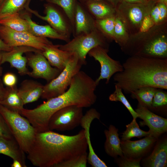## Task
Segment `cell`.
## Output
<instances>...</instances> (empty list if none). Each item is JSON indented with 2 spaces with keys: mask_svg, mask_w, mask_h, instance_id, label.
<instances>
[{
  "mask_svg": "<svg viewBox=\"0 0 167 167\" xmlns=\"http://www.w3.org/2000/svg\"><path fill=\"white\" fill-rule=\"evenodd\" d=\"M46 1L59 6L62 9L71 24L73 32L75 13L78 0H47Z\"/></svg>",
  "mask_w": 167,
  "mask_h": 167,
  "instance_id": "31",
  "label": "cell"
},
{
  "mask_svg": "<svg viewBox=\"0 0 167 167\" xmlns=\"http://www.w3.org/2000/svg\"><path fill=\"white\" fill-rule=\"evenodd\" d=\"M122 51L130 56L167 58V24L155 25L147 31L130 35Z\"/></svg>",
  "mask_w": 167,
  "mask_h": 167,
  "instance_id": "3",
  "label": "cell"
},
{
  "mask_svg": "<svg viewBox=\"0 0 167 167\" xmlns=\"http://www.w3.org/2000/svg\"><path fill=\"white\" fill-rule=\"evenodd\" d=\"M13 48L6 44L0 38V51H9L12 50Z\"/></svg>",
  "mask_w": 167,
  "mask_h": 167,
  "instance_id": "42",
  "label": "cell"
},
{
  "mask_svg": "<svg viewBox=\"0 0 167 167\" xmlns=\"http://www.w3.org/2000/svg\"><path fill=\"white\" fill-rule=\"evenodd\" d=\"M25 9L41 19L47 22L49 25L60 34L70 38L73 32L71 24L65 14H63L54 6L53 4L48 2L45 5V16L40 15L36 11L31 9L28 5Z\"/></svg>",
  "mask_w": 167,
  "mask_h": 167,
  "instance_id": "11",
  "label": "cell"
},
{
  "mask_svg": "<svg viewBox=\"0 0 167 167\" xmlns=\"http://www.w3.org/2000/svg\"><path fill=\"white\" fill-rule=\"evenodd\" d=\"M109 41L96 28L91 32L74 37L59 48L71 53H75L82 65L86 64V56L93 48L100 46L109 49Z\"/></svg>",
  "mask_w": 167,
  "mask_h": 167,
  "instance_id": "5",
  "label": "cell"
},
{
  "mask_svg": "<svg viewBox=\"0 0 167 167\" xmlns=\"http://www.w3.org/2000/svg\"><path fill=\"white\" fill-rule=\"evenodd\" d=\"M30 0H4L0 6V19L19 13L29 5Z\"/></svg>",
  "mask_w": 167,
  "mask_h": 167,
  "instance_id": "27",
  "label": "cell"
},
{
  "mask_svg": "<svg viewBox=\"0 0 167 167\" xmlns=\"http://www.w3.org/2000/svg\"><path fill=\"white\" fill-rule=\"evenodd\" d=\"M135 111L138 118L143 120L140 122L142 126H148L151 135L158 138L167 131V119L158 116L151 112L148 108L138 105Z\"/></svg>",
  "mask_w": 167,
  "mask_h": 167,
  "instance_id": "14",
  "label": "cell"
},
{
  "mask_svg": "<svg viewBox=\"0 0 167 167\" xmlns=\"http://www.w3.org/2000/svg\"><path fill=\"white\" fill-rule=\"evenodd\" d=\"M0 137L8 138H14L4 118L0 112Z\"/></svg>",
  "mask_w": 167,
  "mask_h": 167,
  "instance_id": "37",
  "label": "cell"
},
{
  "mask_svg": "<svg viewBox=\"0 0 167 167\" xmlns=\"http://www.w3.org/2000/svg\"><path fill=\"white\" fill-rule=\"evenodd\" d=\"M130 35L123 20L116 12L115 15L113 41L120 48L127 42Z\"/></svg>",
  "mask_w": 167,
  "mask_h": 167,
  "instance_id": "29",
  "label": "cell"
},
{
  "mask_svg": "<svg viewBox=\"0 0 167 167\" xmlns=\"http://www.w3.org/2000/svg\"><path fill=\"white\" fill-rule=\"evenodd\" d=\"M100 117V113L96 109L93 108L90 109L83 115L80 124L84 130L88 149L87 162L92 167L107 166L105 163L101 160L95 152L90 139L89 130L91 123L95 119H99Z\"/></svg>",
  "mask_w": 167,
  "mask_h": 167,
  "instance_id": "15",
  "label": "cell"
},
{
  "mask_svg": "<svg viewBox=\"0 0 167 167\" xmlns=\"http://www.w3.org/2000/svg\"><path fill=\"white\" fill-rule=\"evenodd\" d=\"M118 131V129L114 126L110 125L108 129L105 130L104 131L106 137L104 144L105 151L109 156L114 158L118 156L120 157L123 156Z\"/></svg>",
  "mask_w": 167,
  "mask_h": 167,
  "instance_id": "24",
  "label": "cell"
},
{
  "mask_svg": "<svg viewBox=\"0 0 167 167\" xmlns=\"http://www.w3.org/2000/svg\"><path fill=\"white\" fill-rule=\"evenodd\" d=\"M59 46V45H54L52 43L45 48L42 53L51 66L61 71L66 66L72 53L61 50Z\"/></svg>",
  "mask_w": 167,
  "mask_h": 167,
  "instance_id": "18",
  "label": "cell"
},
{
  "mask_svg": "<svg viewBox=\"0 0 167 167\" xmlns=\"http://www.w3.org/2000/svg\"><path fill=\"white\" fill-rule=\"evenodd\" d=\"M20 15L27 20L29 24L30 32L34 35L38 37L60 40L66 42L70 40V38L60 34L50 25H42L37 24L32 20L28 13L25 12Z\"/></svg>",
  "mask_w": 167,
  "mask_h": 167,
  "instance_id": "19",
  "label": "cell"
},
{
  "mask_svg": "<svg viewBox=\"0 0 167 167\" xmlns=\"http://www.w3.org/2000/svg\"><path fill=\"white\" fill-rule=\"evenodd\" d=\"M44 85L36 81L25 79L18 88V92L24 105L37 101L42 95Z\"/></svg>",
  "mask_w": 167,
  "mask_h": 167,
  "instance_id": "21",
  "label": "cell"
},
{
  "mask_svg": "<svg viewBox=\"0 0 167 167\" xmlns=\"http://www.w3.org/2000/svg\"><path fill=\"white\" fill-rule=\"evenodd\" d=\"M126 2L131 3H141L146 4L149 3L150 0H122Z\"/></svg>",
  "mask_w": 167,
  "mask_h": 167,
  "instance_id": "43",
  "label": "cell"
},
{
  "mask_svg": "<svg viewBox=\"0 0 167 167\" xmlns=\"http://www.w3.org/2000/svg\"><path fill=\"white\" fill-rule=\"evenodd\" d=\"M118 161V166L121 167H140V162L141 158L131 159L124 156L121 157Z\"/></svg>",
  "mask_w": 167,
  "mask_h": 167,
  "instance_id": "36",
  "label": "cell"
},
{
  "mask_svg": "<svg viewBox=\"0 0 167 167\" xmlns=\"http://www.w3.org/2000/svg\"><path fill=\"white\" fill-rule=\"evenodd\" d=\"M25 152L21 149L14 138L0 137V154L19 161L23 167H26Z\"/></svg>",
  "mask_w": 167,
  "mask_h": 167,
  "instance_id": "22",
  "label": "cell"
},
{
  "mask_svg": "<svg viewBox=\"0 0 167 167\" xmlns=\"http://www.w3.org/2000/svg\"><path fill=\"white\" fill-rule=\"evenodd\" d=\"M96 28L95 19L84 6L78 1L74 15V37L89 33Z\"/></svg>",
  "mask_w": 167,
  "mask_h": 167,
  "instance_id": "17",
  "label": "cell"
},
{
  "mask_svg": "<svg viewBox=\"0 0 167 167\" xmlns=\"http://www.w3.org/2000/svg\"><path fill=\"white\" fill-rule=\"evenodd\" d=\"M0 38L11 47L29 46L42 52L46 46L52 43L46 38L37 36L28 32L15 31L1 25Z\"/></svg>",
  "mask_w": 167,
  "mask_h": 167,
  "instance_id": "8",
  "label": "cell"
},
{
  "mask_svg": "<svg viewBox=\"0 0 167 167\" xmlns=\"http://www.w3.org/2000/svg\"><path fill=\"white\" fill-rule=\"evenodd\" d=\"M155 2L162 3L167 5V0H156Z\"/></svg>",
  "mask_w": 167,
  "mask_h": 167,
  "instance_id": "47",
  "label": "cell"
},
{
  "mask_svg": "<svg viewBox=\"0 0 167 167\" xmlns=\"http://www.w3.org/2000/svg\"><path fill=\"white\" fill-rule=\"evenodd\" d=\"M2 57V52H1V51H0V66L1 65V62Z\"/></svg>",
  "mask_w": 167,
  "mask_h": 167,
  "instance_id": "48",
  "label": "cell"
},
{
  "mask_svg": "<svg viewBox=\"0 0 167 167\" xmlns=\"http://www.w3.org/2000/svg\"><path fill=\"white\" fill-rule=\"evenodd\" d=\"M82 65L77 54L72 53L66 66L58 75L44 85L41 98L48 100L64 92Z\"/></svg>",
  "mask_w": 167,
  "mask_h": 167,
  "instance_id": "6",
  "label": "cell"
},
{
  "mask_svg": "<svg viewBox=\"0 0 167 167\" xmlns=\"http://www.w3.org/2000/svg\"><path fill=\"white\" fill-rule=\"evenodd\" d=\"M157 139L150 135L138 140H122L120 145L123 156L134 159L141 158V156L152 147Z\"/></svg>",
  "mask_w": 167,
  "mask_h": 167,
  "instance_id": "16",
  "label": "cell"
},
{
  "mask_svg": "<svg viewBox=\"0 0 167 167\" xmlns=\"http://www.w3.org/2000/svg\"><path fill=\"white\" fill-rule=\"evenodd\" d=\"M154 3H131L122 0L116 7V13L124 21L130 35L139 32L143 20L150 15Z\"/></svg>",
  "mask_w": 167,
  "mask_h": 167,
  "instance_id": "7",
  "label": "cell"
},
{
  "mask_svg": "<svg viewBox=\"0 0 167 167\" xmlns=\"http://www.w3.org/2000/svg\"><path fill=\"white\" fill-rule=\"evenodd\" d=\"M4 0H0V6L1 4L2 3V2Z\"/></svg>",
  "mask_w": 167,
  "mask_h": 167,
  "instance_id": "49",
  "label": "cell"
},
{
  "mask_svg": "<svg viewBox=\"0 0 167 167\" xmlns=\"http://www.w3.org/2000/svg\"><path fill=\"white\" fill-rule=\"evenodd\" d=\"M17 81L16 75L11 72L6 73L3 77V82L7 87H12L16 86Z\"/></svg>",
  "mask_w": 167,
  "mask_h": 167,
  "instance_id": "38",
  "label": "cell"
},
{
  "mask_svg": "<svg viewBox=\"0 0 167 167\" xmlns=\"http://www.w3.org/2000/svg\"><path fill=\"white\" fill-rule=\"evenodd\" d=\"M5 90V89L4 88L1 84H0V101L4 95Z\"/></svg>",
  "mask_w": 167,
  "mask_h": 167,
  "instance_id": "46",
  "label": "cell"
},
{
  "mask_svg": "<svg viewBox=\"0 0 167 167\" xmlns=\"http://www.w3.org/2000/svg\"><path fill=\"white\" fill-rule=\"evenodd\" d=\"M0 112L21 149L28 153L37 132L28 119L18 113L0 105Z\"/></svg>",
  "mask_w": 167,
  "mask_h": 167,
  "instance_id": "4",
  "label": "cell"
},
{
  "mask_svg": "<svg viewBox=\"0 0 167 167\" xmlns=\"http://www.w3.org/2000/svg\"><path fill=\"white\" fill-rule=\"evenodd\" d=\"M1 105L8 109L20 113L24 104L19 95L16 85L5 89L4 95L0 101Z\"/></svg>",
  "mask_w": 167,
  "mask_h": 167,
  "instance_id": "25",
  "label": "cell"
},
{
  "mask_svg": "<svg viewBox=\"0 0 167 167\" xmlns=\"http://www.w3.org/2000/svg\"><path fill=\"white\" fill-rule=\"evenodd\" d=\"M143 164L145 167H167L166 138L163 139L157 143L151 154L143 161Z\"/></svg>",
  "mask_w": 167,
  "mask_h": 167,
  "instance_id": "23",
  "label": "cell"
},
{
  "mask_svg": "<svg viewBox=\"0 0 167 167\" xmlns=\"http://www.w3.org/2000/svg\"><path fill=\"white\" fill-rule=\"evenodd\" d=\"M109 100L112 101H120L129 111L133 119L138 118L137 113L134 110L124 95L122 89L118 86L115 85V90L109 96Z\"/></svg>",
  "mask_w": 167,
  "mask_h": 167,
  "instance_id": "33",
  "label": "cell"
},
{
  "mask_svg": "<svg viewBox=\"0 0 167 167\" xmlns=\"http://www.w3.org/2000/svg\"><path fill=\"white\" fill-rule=\"evenodd\" d=\"M92 0H104L109 2L112 4L115 7H116L118 2V0H78V1L81 3L87 1Z\"/></svg>",
  "mask_w": 167,
  "mask_h": 167,
  "instance_id": "44",
  "label": "cell"
},
{
  "mask_svg": "<svg viewBox=\"0 0 167 167\" xmlns=\"http://www.w3.org/2000/svg\"><path fill=\"white\" fill-rule=\"evenodd\" d=\"M83 109L82 107L71 105L58 110L49 119V130L69 131L78 126L83 116Z\"/></svg>",
  "mask_w": 167,
  "mask_h": 167,
  "instance_id": "9",
  "label": "cell"
},
{
  "mask_svg": "<svg viewBox=\"0 0 167 167\" xmlns=\"http://www.w3.org/2000/svg\"><path fill=\"white\" fill-rule=\"evenodd\" d=\"M81 4L95 20L114 16L116 14L115 7L107 1L92 0Z\"/></svg>",
  "mask_w": 167,
  "mask_h": 167,
  "instance_id": "20",
  "label": "cell"
},
{
  "mask_svg": "<svg viewBox=\"0 0 167 167\" xmlns=\"http://www.w3.org/2000/svg\"><path fill=\"white\" fill-rule=\"evenodd\" d=\"M108 52L109 49L98 46L92 49L88 53L90 57L93 58L100 65V75L95 80L97 85L103 79H106L105 83L108 84L113 75L123 69L122 64L110 57L108 54Z\"/></svg>",
  "mask_w": 167,
  "mask_h": 167,
  "instance_id": "10",
  "label": "cell"
},
{
  "mask_svg": "<svg viewBox=\"0 0 167 167\" xmlns=\"http://www.w3.org/2000/svg\"><path fill=\"white\" fill-rule=\"evenodd\" d=\"M150 15L146 16L143 20L139 32H144L149 30L155 25Z\"/></svg>",
  "mask_w": 167,
  "mask_h": 167,
  "instance_id": "39",
  "label": "cell"
},
{
  "mask_svg": "<svg viewBox=\"0 0 167 167\" xmlns=\"http://www.w3.org/2000/svg\"><path fill=\"white\" fill-rule=\"evenodd\" d=\"M30 52H42L29 46L14 47L10 51L2 52L1 63L9 62L11 67L16 69L20 75H28L30 71L26 67L27 58L23 56V54L24 53Z\"/></svg>",
  "mask_w": 167,
  "mask_h": 167,
  "instance_id": "13",
  "label": "cell"
},
{
  "mask_svg": "<svg viewBox=\"0 0 167 167\" xmlns=\"http://www.w3.org/2000/svg\"><path fill=\"white\" fill-rule=\"evenodd\" d=\"M163 90L157 88L152 99L151 109L161 108L167 106V92Z\"/></svg>",
  "mask_w": 167,
  "mask_h": 167,
  "instance_id": "35",
  "label": "cell"
},
{
  "mask_svg": "<svg viewBox=\"0 0 167 167\" xmlns=\"http://www.w3.org/2000/svg\"><path fill=\"white\" fill-rule=\"evenodd\" d=\"M115 15L95 20L96 28L110 41H113Z\"/></svg>",
  "mask_w": 167,
  "mask_h": 167,
  "instance_id": "30",
  "label": "cell"
},
{
  "mask_svg": "<svg viewBox=\"0 0 167 167\" xmlns=\"http://www.w3.org/2000/svg\"><path fill=\"white\" fill-rule=\"evenodd\" d=\"M27 63L32 69V71H30L29 76L43 79L48 82L55 78L61 72L51 66L41 52L35 53L27 58Z\"/></svg>",
  "mask_w": 167,
  "mask_h": 167,
  "instance_id": "12",
  "label": "cell"
},
{
  "mask_svg": "<svg viewBox=\"0 0 167 167\" xmlns=\"http://www.w3.org/2000/svg\"><path fill=\"white\" fill-rule=\"evenodd\" d=\"M160 10L157 2L156 5H153L152 7L150 15L153 20L155 24H159Z\"/></svg>",
  "mask_w": 167,
  "mask_h": 167,
  "instance_id": "41",
  "label": "cell"
},
{
  "mask_svg": "<svg viewBox=\"0 0 167 167\" xmlns=\"http://www.w3.org/2000/svg\"><path fill=\"white\" fill-rule=\"evenodd\" d=\"M0 25L15 31L30 33L28 22L21 16L19 12L14 13L0 19Z\"/></svg>",
  "mask_w": 167,
  "mask_h": 167,
  "instance_id": "26",
  "label": "cell"
},
{
  "mask_svg": "<svg viewBox=\"0 0 167 167\" xmlns=\"http://www.w3.org/2000/svg\"><path fill=\"white\" fill-rule=\"evenodd\" d=\"M122 65L123 70L114 74L113 79L125 93L144 87L167 89V58L133 55Z\"/></svg>",
  "mask_w": 167,
  "mask_h": 167,
  "instance_id": "2",
  "label": "cell"
},
{
  "mask_svg": "<svg viewBox=\"0 0 167 167\" xmlns=\"http://www.w3.org/2000/svg\"><path fill=\"white\" fill-rule=\"evenodd\" d=\"M46 1L47 0H46Z\"/></svg>",
  "mask_w": 167,
  "mask_h": 167,
  "instance_id": "50",
  "label": "cell"
},
{
  "mask_svg": "<svg viewBox=\"0 0 167 167\" xmlns=\"http://www.w3.org/2000/svg\"><path fill=\"white\" fill-rule=\"evenodd\" d=\"M160 10L159 24L167 22V5L163 3L157 2Z\"/></svg>",
  "mask_w": 167,
  "mask_h": 167,
  "instance_id": "40",
  "label": "cell"
},
{
  "mask_svg": "<svg viewBox=\"0 0 167 167\" xmlns=\"http://www.w3.org/2000/svg\"><path fill=\"white\" fill-rule=\"evenodd\" d=\"M157 89L152 87H142L132 92L130 94L131 96L138 101V105L150 109L152 99Z\"/></svg>",
  "mask_w": 167,
  "mask_h": 167,
  "instance_id": "28",
  "label": "cell"
},
{
  "mask_svg": "<svg viewBox=\"0 0 167 167\" xmlns=\"http://www.w3.org/2000/svg\"><path fill=\"white\" fill-rule=\"evenodd\" d=\"M85 131L73 135L52 131L37 132L27 153L28 159L35 166L56 167L58 164L87 152Z\"/></svg>",
  "mask_w": 167,
  "mask_h": 167,
  "instance_id": "1",
  "label": "cell"
},
{
  "mask_svg": "<svg viewBox=\"0 0 167 167\" xmlns=\"http://www.w3.org/2000/svg\"><path fill=\"white\" fill-rule=\"evenodd\" d=\"M11 167H23L21 163L19 161L15 160H13L12 163L11 165Z\"/></svg>",
  "mask_w": 167,
  "mask_h": 167,
  "instance_id": "45",
  "label": "cell"
},
{
  "mask_svg": "<svg viewBox=\"0 0 167 167\" xmlns=\"http://www.w3.org/2000/svg\"><path fill=\"white\" fill-rule=\"evenodd\" d=\"M88 153L86 152L74 158L60 163L56 167H86Z\"/></svg>",
  "mask_w": 167,
  "mask_h": 167,
  "instance_id": "34",
  "label": "cell"
},
{
  "mask_svg": "<svg viewBox=\"0 0 167 167\" xmlns=\"http://www.w3.org/2000/svg\"><path fill=\"white\" fill-rule=\"evenodd\" d=\"M136 119H133L130 124L126 126V129L122 135V140H130L135 137L140 138L151 135L149 131H146L139 128Z\"/></svg>",
  "mask_w": 167,
  "mask_h": 167,
  "instance_id": "32",
  "label": "cell"
}]
</instances>
